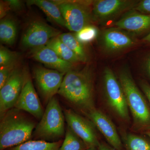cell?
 Instances as JSON below:
<instances>
[{"label":"cell","mask_w":150,"mask_h":150,"mask_svg":"<svg viewBox=\"0 0 150 150\" xmlns=\"http://www.w3.org/2000/svg\"><path fill=\"white\" fill-rule=\"evenodd\" d=\"M58 94L83 113L96 108L93 75L91 69L70 70L65 74Z\"/></svg>","instance_id":"1"},{"label":"cell","mask_w":150,"mask_h":150,"mask_svg":"<svg viewBox=\"0 0 150 150\" xmlns=\"http://www.w3.org/2000/svg\"><path fill=\"white\" fill-rule=\"evenodd\" d=\"M24 111L13 108L1 118L0 150H6L29 141L36 124Z\"/></svg>","instance_id":"2"},{"label":"cell","mask_w":150,"mask_h":150,"mask_svg":"<svg viewBox=\"0 0 150 150\" xmlns=\"http://www.w3.org/2000/svg\"><path fill=\"white\" fill-rule=\"evenodd\" d=\"M118 80L133 118L132 130L143 133L150 131V108L128 69L120 71Z\"/></svg>","instance_id":"3"},{"label":"cell","mask_w":150,"mask_h":150,"mask_svg":"<svg viewBox=\"0 0 150 150\" xmlns=\"http://www.w3.org/2000/svg\"><path fill=\"white\" fill-rule=\"evenodd\" d=\"M65 118L59 100L55 96L46 105V110L33 131L36 140L58 142L65 137Z\"/></svg>","instance_id":"4"},{"label":"cell","mask_w":150,"mask_h":150,"mask_svg":"<svg viewBox=\"0 0 150 150\" xmlns=\"http://www.w3.org/2000/svg\"><path fill=\"white\" fill-rule=\"evenodd\" d=\"M103 91L109 109L122 121L129 122V110L125 93L119 80L110 68H105L103 72Z\"/></svg>","instance_id":"5"},{"label":"cell","mask_w":150,"mask_h":150,"mask_svg":"<svg viewBox=\"0 0 150 150\" xmlns=\"http://www.w3.org/2000/svg\"><path fill=\"white\" fill-rule=\"evenodd\" d=\"M54 1L61 10L66 27L70 31L77 33L94 20L90 7L91 1Z\"/></svg>","instance_id":"6"},{"label":"cell","mask_w":150,"mask_h":150,"mask_svg":"<svg viewBox=\"0 0 150 150\" xmlns=\"http://www.w3.org/2000/svg\"><path fill=\"white\" fill-rule=\"evenodd\" d=\"M29 78L25 70L16 67L0 88V118L14 107Z\"/></svg>","instance_id":"7"},{"label":"cell","mask_w":150,"mask_h":150,"mask_svg":"<svg viewBox=\"0 0 150 150\" xmlns=\"http://www.w3.org/2000/svg\"><path fill=\"white\" fill-rule=\"evenodd\" d=\"M33 73L40 96L47 105L58 93L66 74L42 67H35Z\"/></svg>","instance_id":"8"},{"label":"cell","mask_w":150,"mask_h":150,"mask_svg":"<svg viewBox=\"0 0 150 150\" xmlns=\"http://www.w3.org/2000/svg\"><path fill=\"white\" fill-rule=\"evenodd\" d=\"M64 113L68 126L85 142L88 148L98 146L100 142L97 129L89 119L80 115L71 109H65Z\"/></svg>","instance_id":"9"},{"label":"cell","mask_w":150,"mask_h":150,"mask_svg":"<svg viewBox=\"0 0 150 150\" xmlns=\"http://www.w3.org/2000/svg\"><path fill=\"white\" fill-rule=\"evenodd\" d=\"M99 42L102 50L108 54L118 53L137 43V40L133 35L117 28L103 30L100 34Z\"/></svg>","instance_id":"10"},{"label":"cell","mask_w":150,"mask_h":150,"mask_svg":"<svg viewBox=\"0 0 150 150\" xmlns=\"http://www.w3.org/2000/svg\"><path fill=\"white\" fill-rule=\"evenodd\" d=\"M61 32L48 24L40 21L31 23L23 33L21 39L22 46L33 48L46 46L54 38L59 36Z\"/></svg>","instance_id":"11"},{"label":"cell","mask_w":150,"mask_h":150,"mask_svg":"<svg viewBox=\"0 0 150 150\" xmlns=\"http://www.w3.org/2000/svg\"><path fill=\"white\" fill-rule=\"evenodd\" d=\"M139 1L130 0H98L93 2L94 20L104 22L134 9Z\"/></svg>","instance_id":"12"},{"label":"cell","mask_w":150,"mask_h":150,"mask_svg":"<svg viewBox=\"0 0 150 150\" xmlns=\"http://www.w3.org/2000/svg\"><path fill=\"white\" fill-rule=\"evenodd\" d=\"M103 135L108 144L117 150H124L122 139L115 124L104 112L96 108L85 113Z\"/></svg>","instance_id":"13"},{"label":"cell","mask_w":150,"mask_h":150,"mask_svg":"<svg viewBox=\"0 0 150 150\" xmlns=\"http://www.w3.org/2000/svg\"><path fill=\"white\" fill-rule=\"evenodd\" d=\"M13 108L28 112L39 121L42 118L44 111L30 78L25 84Z\"/></svg>","instance_id":"14"},{"label":"cell","mask_w":150,"mask_h":150,"mask_svg":"<svg viewBox=\"0 0 150 150\" xmlns=\"http://www.w3.org/2000/svg\"><path fill=\"white\" fill-rule=\"evenodd\" d=\"M30 55L52 69L65 74L74 69L73 64L61 59L54 50L46 45L31 48Z\"/></svg>","instance_id":"15"},{"label":"cell","mask_w":150,"mask_h":150,"mask_svg":"<svg viewBox=\"0 0 150 150\" xmlns=\"http://www.w3.org/2000/svg\"><path fill=\"white\" fill-rule=\"evenodd\" d=\"M115 22L117 28L134 34H140L150 29V15L135 10L129 11Z\"/></svg>","instance_id":"16"},{"label":"cell","mask_w":150,"mask_h":150,"mask_svg":"<svg viewBox=\"0 0 150 150\" xmlns=\"http://www.w3.org/2000/svg\"><path fill=\"white\" fill-rule=\"evenodd\" d=\"M29 6L35 5L39 8L50 19L62 27H66V23L55 1L46 0H31L27 2Z\"/></svg>","instance_id":"17"},{"label":"cell","mask_w":150,"mask_h":150,"mask_svg":"<svg viewBox=\"0 0 150 150\" xmlns=\"http://www.w3.org/2000/svg\"><path fill=\"white\" fill-rule=\"evenodd\" d=\"M46 46L51 48L63 60L74 64L81 62L77 55L60 40L59 36L50 40Z\"/></svg>","instance_id":"18"},{"label":"cell","mask_w":150,"mask_h":150,"mask_svg":"<svg viewBox=\"0 0 150 150\" xmlns=\"http://www.w3.org/2000/svg\"><path fill=\"white\" fill-rule=\"evenodd\" d=\"M121 139L124 150H150V139L146 137L124 133L122 134Z\"/></svg>","instance_id":"19"},{"label":"cell","mask_w":150,"mask_h":150,"mask_svg":"<svg viewBox=\"0 0 150 150\" xmlns=\"http://www.w3.org/2000/svg\"><path fill=\"white\" fill-rule=\"evenodd\" d=\"M63 142H49L42 140H29L6 150H59Z\"/></svg>","instance_id":"20"},{"label":"cell","mask_w":150,"mask_h":150,"mask_svg":"<svg viewBox=\"0 0 150 150\" xmlns=\"http://www.w3.org/2000/svg\"><path fill=\"white\" fill-rule=\"evenodd\" d=\"M17 28L15 22L11 19H4L0 22V40L2 43L13 45L16 40Z\"/></svg>","instance_id":"21"},{"label":"cell","mask_w":150,"mask_h":150,"mask_svg":"<svg viewBox=\"0 0 150 150\" xmlns=\"http://www.w3.org/2000/svg\"><path fill=\"white\" fill-rule=\"evenodd\" d=\"M59 37L65 45L75 53L80 59L82 62H85L87 60V56L86 54L83 43L78 40L76 35L71 33H61Z\"/></svg>","instance_id":"22"},{"label":"cell","mask_w":150,"mask_h":150,"mask_svg":"<svg viewBox=\"0 0 150 150\" xmlns=\"http://www.w3.org/2000/svg\"><path fill=\"white\" fill-rule=\"evenodd\" d=\"M88 149L85 142L67 126L64 139L59 150H87Z\"/></svg>","instance_id":"23"},{"label":"cell","mask_w":150,"mask_h":150,"mask_svg":"<svg viewBox=\"0 0 150 150\" xmlns=\"http://www.w3.org/2000/svg\"><path fill=\"white\" fill-rule=\"evenodd\" d=\"M98 30L91 24L87 25L75 34L78 40L82 43H88L94 40L98 35Z\"/></svg>","instance_id":"24"},{"label":"cell","mask_w":150,"mask_h":150,"mask_svg":"<svg viewBox=\"0 0 150 150\" xmlns=\"http://www.w3.org/2000/svg\"><path fill=\"white\" fill-rule=\"evenodd\" d=\"M18 54L10 51L4 46L0 48V67H4L16 63Z\"/></svg>","instance_id":"25"},{"label":"cell","mask_w":150,"mask_h":150,"mask_svg":"<svg viewBox=\"0 0 150 150\" xmlns=\"http://www.w3.org/2000/svg\"><path fill=\"white\" fill-rule=\"evenodd\" d=\"M16 68V63L1 67L0 69V88L4 85L9 77Z\"/></svg>","instance_id":"26"},{"label":"cell","mask_w":150,"mask_h":150,"mask_svg":"<svg viewBox=\"0 0 150 150\" xmlns=\"http://www.w3.org/2000/svg\"><path fill=\"white\" fill-rule=\"evenodd\" d=\"M134 9L142 13L150 14V0L140 1Z\"/></svg>","instance_id":"27"},{"label":"cell","mask_w":150,"mask_h":150,"mask_svg":"<svg viewBox=\"0 0 150 150\" xmlns=\"http://www.w3.org/2000/svg\"><path fill=\"white\" fill-rule=\"evenodd\" d=\"M140 87L150 105V85L146 81H142L140 82Z\"/></svg>","instance_id":"28"},{"label":"cell","mask_w":150,"mask_h":150,"mask_svg":"<svg viewBox=\"0 0 150 150\" xmlns=\"http://www.w3.org/2000/svg\"><path fill=\"white\" fill-rule=\"evenodd\" d=\"M5 2L9 9H11L16 10L21 8L22 6V3L20 1L11 0V1H6Z\"/></svg>","instance_id":"29"},{"label":"cell","mask_w":150,"mask_h":150,"mask_svg":"<svg viewBox=\"0 0 150 150\" xmlns=\"http://www.w3.org/2000/svg\"><path fill=\"white\" fill-rule=\"evenodd\" d=\"M97 149L98 150H117L108 144L104 142H100Z\"/></svg>","instance_id":"30"},{"label":"cell","mask_w":150,"mask_h":150,"mask_svg":"<svg viewBox=\"0 0 150 150\" xmlns=\"http://www.w3.org/2000/svg\"><path fill=\"white\" fill-rule=\"evenodd\" d=\"M1 18H3L7 12L9 10L8 6L7 5L5 2H1Z\"/></svg>","instance_id":"31"},{"label":"cell","mask_w":150,"mask_h":150,"mask_svg":"<svg viewBox=\"0 0 150 150\" xmlns=\"http://www.w3.org/2000/svg\"><path fill=\"white\" fill-rule=\"evenodd\" d=\"M146 70L150 78V56L148 58L146 63Z\"/></svg>","instance_id":"32"},{"label":"cell","mask_w":150,"mask_h":150,"mask_svg":"<svg viewBox=\"0 0 150 150\" xmlns=\"http://www.w3.org/2000/svg\"><path fill=\"white\" fill-rule=\"evenodd\" d=\"M143 41L147 44L150 45V33L143 38Z\"/></svg>","instance_id":"33"},{"label":"cell","mask_w":150,"mask_h":150,"mask_svg":"<svg viewBox=\"0 0 150 150\" xmlns=\"http://www.w3.org/2000/svg\"><path fill=\"white\" fill-rule=\"evenodd\" d=\"M143 134L146 135L150 139V131H147V132H145V133H143Z\"/></svg>","instance_id":"34"},{"label":"cell","mask_w":150,"mask_h":150,"mask_svg":"<svg viewBox=\"0 0 150 150\" xmlns=\"http://www.w3.org/2000/svg\"><path fill=\"white\" fill-rule=\"evenodd\" d=\"M87 150H98V149L96 147L90 148Z\"/></svg>","instance_id":"35"}]
</instances>
